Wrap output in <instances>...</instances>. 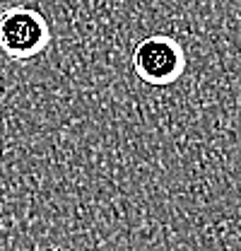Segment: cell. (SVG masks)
Returning <instances> with one entry per match:
<instances>
[{
	"label": "cell",
	"instance_id": "6da1fadb",
	"mask_svg": "<svg viewBox=\"0 0 241 251\" xmlns=\"http://www.w3.org/2000/svg\"><path fill=\"white\" fill-rule=\"evenodd\" d=\"M51 41L46 17L31 7H7L0 12V51L12 61H29Z\"/></svg>",
	"mask_w": 241,
	"mask_h": 251
},
{
	"label": "cell",
	"instance_id": "7a4b0ae2",
	"mask_svg": "<svg viewBox=\"0 0 241 251\" xmlns=\"http://www.w3.org/2000/svg\"><path fill=\"white\" fill-rule=\"evenodd\" d=\"M183 68H186V53L179 41L167 34H152L147 39H143L133 51L135 75L154 87L176 82Z\"/></svg>",
	"mask_w": 241,
	"mask_h": 251
}]
</instances>
